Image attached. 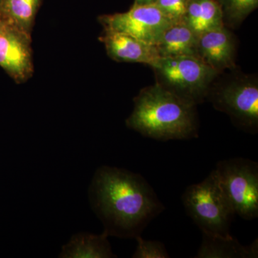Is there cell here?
Returning <instances> with one entry per match:
<instances>
[{
    "label": "cell",
    "mask_w": 258,
    "mask_h": 258,
    "mask_svg": "<svg viewBox=\"0 0 258 258\" xmlns=\"http://www.w3.org/2000/svg\"><path fill=\"white\" fill-rule=\"evenodd\" d=\"M181 201L186 213L203 233L230 235L236 214L215 170L201 182L188 186Z\"/></svg>",
    "instance_id": "3957f363"
},
{
    "label": "cell",
    "mask_w": 258,
    "mask_h": 258,
    "mask_svg": "<svg viewBox=\"0 0 258 258\" xmlns=\"http://www.w3.org/2000/svg\"><path fill=\"white\" fill-rule=\"evenodd\" d=\"M207 99L217 111L230 117L237 128L255 134L258 130V81L249 75L236 74L213 83Z\"/></svg>",
    "instance_id": "5b68a950"
},
{
    "label": "cell",
    "mask_w": 258,
    "mask_h": 258,
    "mask_svg": "<svg viewBox=\"0 0 258 258\" xmlns=\"http://www.w3.org/2000/svg\"><path fill=\"white\" fill-rule=\"evenodd\" d=\"M30 35L0 20V67L15 82H27L34 72Z\"/></svg>",
    "instance_id": "ba28073f"
},
{
    "label": "cell",
    "mask_w": 258,
    "mask_h": 258,
    "mask_svg": "<svg viewBox=\"0 0 258 258\" xmlns=\"http://www.w3.org/2000/svg\"><path fill=\"white\" fill-rule=\"evenodd\" d=\"M88 198L108 237L135 239L165 210L143 176L112 166L97 169Z\"/></svg>",
    "instance_id": "6da1fadb"
},
{
    "label": "cell",
    "mask_w": 258,
    "mask_h": 258,
    "mask_svg": "<svg viewBox=\"0 0 258 258\" xmlns=\"http://www.w3.org/2000/svg\"><path fill=\"white\" fill-rule=\"evenodd\" d=\"M184 23L198 37L225 26L221 9L216 0H188Z\"/></svg>",
    "instance_id": "5bb4252c"
},
{
    "label": "cell",
    "mask_w": 258,
    "mask_h": 258,
    "mask_svg": "<svg viewBox=\"0 0 258 258\" xmlns=\"http://www.w3.org/2000/svg\"><path fill=\"white\" fill-rule=\"evenodd\" d=\"M0 1H1V0H0Z\"/></svg>",
    "instance_id": "ffe728a7"
},
{
    "label": "cell",
    "mask_w": 258,
    "mask_h": 258,
    "mask_svg": "<svg viewBox=\"0 0 258 258\" xmlns=\"http://www.w3.org/2000/svg\"><path fill=\"white\" fill-rule=\"evenodd\" d=\"M98 21L103 31L126 34L154 45L168 27L174 23L156 4H133L125 13L101 15Z\"/></svg>",
    "instance_id": "52a82bcc"
},
{
    "label": "cell",
    "mask_w": 258,
    "mask_h": 258,
    "mask_svg": "<svg viewBox=\"0 0 258 258\" xmlns=\"http://www.w3.org/2000/svg\"><path fill=\"white\" fill-rule=\"evenodd\" d=\"M152 69L156 83L197 106L207 99L212 84L222 74L193 56L160 57Z\"/></svg>",
    "instance_id": "277c9868"
},
{
    "label": "cell",
    "mask_w": 258,
    "mask_h": 258,
    "mask_svg": "<svg viewBox=\"0 0 258 258\" xmlns=\"http://www.w3.org/2000/svg\"><path fill=\"white\" fill-rule=\"evenodd\" d=\"M134 109L125 125L144 137L167 142L198 137L197 105L155 83L134 98Z\"/></svg>",
    "instance_id": "7a4b0ae2"
},
{
    "label": "cell",
    "mask_w": 258,
    "mask_h": 258,
    "mask_svg": "<svg viewBox=\"0 0 258 258\" xmlns=\"http://www.w3.org/2000/svg\"><path fill=\"white\" fill-rule=\"evenodd\" d=\"M236 39L225 26L205 32L198 37V57L222 74L235 69Z\"/></svg>",
    "instance_id": "9c48e42d"
},
{
    "label": "cell",
    "mask_w": 258,
    "mask_h": 258,
    "mask_svg": "<svg viewBox=\"0 0 258 258\" xmlns=\"http://www.w3.org/2000/svg\"><path fill=\"white\" fill-rule=\"evenodd\" d=\"M155 4L172 23L184 22L188 0H157Z\"/></svg>",
    "instance_id": "ac0fdd59"
},
{
    "label": "cell",
    "mask_w": 258,
    "mask_h": 258,
    "mask_svg": "<svg viewBox=\"0 0 258 258\" xmlns=\"http://www.w3.org/2000/svg\"><path fill=\"white\" fill-rule=\"evenodd\" d=\"M198 36L184 22L168 27L156 47L161 57L193 56L198 57Z\"/></svg>",
    "instance_id": "8fae6325"
},
{
    "label": "cell",
    "mask_w": 258,
    "mask_h": 258,
    "mask_svg": "<svg viewBox=\"0 0 258 258\" xmlns=\"http://www.w3.org/2000/svg\"><path fill=\"white\" fill-rule=\"evenodd\" d=\"M257 240L244 246L232 235H212L203 233V242L195 257L254 258L257 257Z\"/></svg>",
    "instance_id": "7c38bea8"
},
{
    "label": "cell",
    "mask_w": 258,
    "mask_h": 258,
    "mask_svg": "<svg viewBox=\"0 0 258 258\" xmlns=\"http://www.w3.org/2000/svg\"><path fill=\"white\" fill-rule=\"evenodd\" d=\"M108 236L104 232L95 235L89 232H79L71 237L62 246L61 258H112L116 257L112 252Z\"/></svg>",
    "instance_id": "4fadbf2b"
},
{
    "label": "cell",
    "mask_w": 258,
    "mask_h": 258,
    "mask_svg": "<svg viewBox=\"0 0 258 258\" xmlns=\"http://www.w3.org/2000/svg\"><path fill=\"white\" fill-rule=\"evenodd\" d=\"M42 2V0H1L0 20L31 36Z\"/></svg>",
    "instance_id": "9a60e30c"
},
{
    "label": "cell",
    "mask_w": 258,
    "mask_h": 258,
    "mask_svg": "<svg viewBox=\"0 0 258 258\" xmlns=\"http://www.w3.org/2000/svg\"><path fill=\"white\" fill-rule=\"evenodd\" d=\"M157 0H134V5H152L155 4Z\"/></svg>",
    "instance_id": "d6986e66"
},
{
    "label": "cell",
    "mask_w": 258,
    "mask_h": 258,
    "mask_svg": "<svg viewBox=\"0 0 258 258\" xmlns=\"http://www.w3.org/2000/svg\"><path fill=\"white\" fill-rule=\"evenodd\" d=\"M137 247L132 257L134 258H169L170 257L165 246L159 241L146 240L142 236L136 237Z\"/></svg>",
    "instance_id": "e0dca14e"
},
{
    "label": "cell",
    "mask_w": 258,
    "mask_h": 258,
    "mask_svg": "<svg viewBox=\"0 0 258 258\" xmlns=\"http://www.w3.org/2000/svg\"><path fill=\"white\" fill-rule=\"evenodd\" d=\"M221 9L224 25L235 28L257 9L258 0H216Z\"/></svg>",
    "instance_id": "2e32d148"
},
{
    "label": "cell",
    "mask_w": 258,
    "mask_h": 258,
    "mask_svg": "<svg viewBox=\"0 0 258 258\" xmlns=\"http://www.w3.org/2000/svg\"><path fill=\"white\" fill-rule=\"evenodd\" d=\"M236 215L245 220L258 217V164L244 158L219 161L214 169Z\"/></svg>",
    "instance_id": "8992f818"
},
{
    "label": "cell",
    "mask_w": 258,
    "mask_h": 258,
    "mask_svg": "<svg viewBox=\"0 0 258 258\" xmlns=\"http://www.w3.org/2000/svg\"><path fill=\"white\" fill-rule=\"evenodd\" d=\"M100 41L111 60L120 62H138L153 67L160 56L156 45L120 32L103 31Z\"/></svg>",
    "instance_id": "30bf717a"
}]
</instances>
